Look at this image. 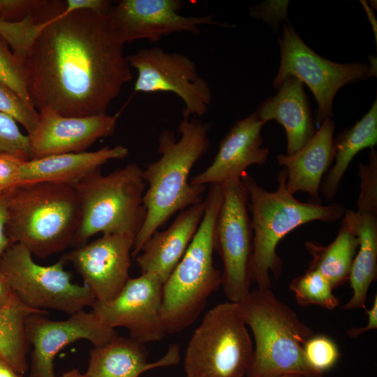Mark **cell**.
Listing matches in <instances>:
<instances>
[{"label": "cell", "mask_w": 377, "mask_h": 377, "mask_svg": "<svg viewBox=\"0 0 377 377\" xmlns=\"http://www.w3.org/2000/svg\"><path fill=\"white\" fill-rule=\"evenodd\" d=\"M47 312L29 314L24 321L28 343L33 346L30 377L55 376L54 362L58 353L68 344L85 339L94 346L110 342L118 335L91 310L80 311L63 320L48 318Z\"/></svg>", "instance_id": "13"}, {"label": "cell", "mask_w": 377, "mask_h": 377, "mask_svg": "<svg viewBox=\"0 0 377 377\" xmlns=\"http://www.w3.org/2000/svg\"><path fill=\"white\" fill-rule=\"evenodd\" d=\"M359 249L351 266L348 281L353 290L345 310L365 309L369 288L377 277V215L352 211Z\"/></svg>", "instance_id": "26"}, {"label": "cell", "mask_w": 377, "mask_h": 377, "mask_svg": "<svg viewBox=\"0 0 377 377\" xmlns=\"http://www.w3.org/2000/svg\"><path fill=\"white\" fill-rule=\"evenodd\" d=\"M204 212L202 201L179 212L165 230L156 231L135 258L141 272L155 274L163 284L186 253Z\"/></svg>", "instance_id": "19"}, {"label": "cell", "mask_w": 377, "mask_h": 377, "mask_svg": "<svg viewBox=\"0 0 377 377\" xmlns=\"http://www.w3.org/2000/svg\"><path fill=\"white\" fill-rule=\"evenodd\" d=\"M38 312L47 311L29 307L15 294L10 303L0 309V357L22 374L28 367L24 321L29 314Z\"/></svg>", "instance_id": "27"}, {"label": "cell", "mask_w": 377, "mask_h": 377, "mask_svg": "<svg viewBox=\"0 0 377 377\" xmlns=\"http://www.w3.org/2000/svg\"><path fill=\"white\" fill-rule=\"evenodd\" d=\"M118 114L67 117L46 110L38 112L33 132L27 135L29 159L71 152H80L101 138L112 136Z\"/></svg>", "instance_id": "17"}, {"label": "cell", "mask_w": 377, "mask_h": 377, "mask_svg": "<svg viewBox=\"0 0 377 377\" xmlns=\"http://www.w3.org/2000/svg\"><path fill=\"white\" fill-rule=\"evenodd\" d=\"M184 6L181 0H122L112 6L107 15L123 44L140 39L156 43L163 36L184 31L198 35L202 25L230 26L214 22L212 14L182 15Z\"/></svg>", "instance_id": "14"}, {"label": "cell", "mask_w": 377, "mask_h": 377, "mask_svg": "<svg viewBox=\"0 0 377 377\" xmlns=\"http://www.w3.org/2000/svg\"><path fill=\"white\" fill-rule=\"evenodd\" d=\"M122 145L105 146L94 151L71 152L25 161L20 169L18 185L46 182L73 186L110 160L122 159L128 155Z\"/></svg>", "instance_id": "20"}, {"label": "cell", "mask_w": 377, "mask_h": 377, "mask_svg": "<svg viewBox=\"0 0 377 377\" xmlns=\"http://www.w3.org/2000/svg\"><path fill=\"white\" fill-rule=\"evenodd\" d=\"M0 112L22 126L31 134L38 121V112L10 88L0 84Z\"/></svg>", "instance_id": "32"}, {"label": "cell", "mask_w": 377, "mask_h": 377, "mask_svg": "<svg viewBox=\"0 0 377 377\" xmlns=\"http://www.w3.org/2000/svg\"><path fill=\"white\" fill-rule=\"evenodd\" d=\"M162 286L155 274L142 273L129 278L110 302H95L92 311L105 325L126 327L141 343L161 341L166 335L161 316Z\"/></svg>", "instance_id": "15"}, {"label": "cell", "mask_w": 377, "mask_h": 377, "mask_svg": "<svg viewBox=\"0 0 377 377\" xmlns=\"http://www.w3.org/2000/svg\"><path fill=\"white\" fill-rule=\"evenodd\" d=\"M221 186L222 201L215 221L214 250L223 265L221 286L229 301L238 303L251 291L253 230L247 191L240 178Z\"/></svg>", "instance_id": "11"}, {"label": "cell", "mask_w": 377, "mask_h": 377, "mask_svg": "<svg viewBox=\"0 0 377 377\" xmlns=\"http://www.w3.org/2000/svg\"><path fill=\"white\" fill-rule=\"evenodd\" d=\"M147 356L143 343L117 336L106 344L94 346L85 374L87 377H140L148 370L178 364L179 347L170 345L164 356L154 362H148Z\"/></svg>", "instance_id": "23"}, {"label": "cell", "mask_w": 377, "mask_h": 377, "mask_svg": "<svg viewBox=\"0 0 377 377\" xmlns=\"http://www.w3.org/2000/svg\"><path fill=\"white\" fill-rule=\"evenodd\" d=\"M32 256L24 246L14 244L0 261V272L22 302L34 309L69 315L92 307L95 299L84 285L72 281L62 258L50 265H41Z\"/></svg>", "instance_id": "10"}, {"label": "cell", "mask_w": 377, "mask_h": 377, "mask_svg": "<svg viewBox=\"0 0 377 377\" xmlns=\"http://www.w3.org/2000/svg\"><path fill=\"white\" fill-rule=\"evenodd\" d=\"M81 207L73 186L46 182L10 189L6 232L13 244L46 258L72 244Z\"/></svg>", "instance_id": "4"}, {"label": "cell", "mask_w": 377, "mask_h": 377, "mask_svg": "<svg viewBox=\"0 0 377 377\" xmlns=\"http://www.w3.org/2000/svg\"><path fill=\"white\" fill-rule=\"evenodd\" d=\"M135 239L133 234L103 235L61 258L73 265L96 302L106 303L117 296L129 279Z\"/></svg>", "instance_id": "16"}, {"label": "cell", "mask_w": 377, "mask_h": 377, "mask_svg": "<svg viewBox=\"0 0 377 377\" xmlns=\"http://www.w3.org/2000/svg\"><path fill=\"white\" fill-rule=\"evenodd\" d=\"M145 186L142 170L134 163L106 175L98 170L73 185L81 216L72 245L80 246L99 232L136 237L146 217Z\"/></svg>", "instance_id": "7"}, {"label": "cell", "mask_w": 377, "mask_h": 377, "mask_svg": "<svg viewBox=\"0 0 377 377\" xmlns=\"http://www.w3.org/2000/svg\"><path fill=\"white\" fill-rule=\"evenodd\" d=\"M361 2H362V3L365 8V10L367 13L369 19L370 20L371 23L373 26L374 30H375V31L376 32V20L375 16L374 15L373 10L369 7L366 1H361Z\"/></svg>", "instance_id": "42"}, {"label": "cell", "mask_w": 377, "mask_h": 377, "mask_svg": "<svg viewBox=\"0 0 377 377\" xmlns=\"http://www.w3.org/2000/svg\"><path fill=\"white\" fill-rule=\"evenodd\" d=\"M278 41L281 60L273 86L278 89L284 79L290 76L306 84L318 104L314 120L316 126L332 117L334 98L343 86L376 75V59L374 56L369 64L330 61L307 46L288 21L283 24Z\"/></svg>", "instance_id": "9"}, {"label": "cell", "mask_w": 377, "mask_h": 377, "mask_svg": "<svg viewBox=\"0 0 377 377\" xmlns=\"http://www.w3.org/2000/svg\"><path fill=\"white\" fill-rule=\"evenodd\" d=\"M265 124L256 112L237 120L220 141L212 163L191 179V185H222L240 178L251 165H265L269 154V148L262 147L261 130Z\"/></svg>", "instance_id": "18"}, {"label": "cell", "mask_w": 377, "mask_h": 377, "mask_svg": "<svg viewBox=\"0 0 377 377\" xmlns=\"http://www.w3.org/2000/svg\"><path fill=\"white\" fill-rule=\"evenodd\" d=\"M126 59L137 71L135 91L175 94L184 103L183 118L202 117L207 112L212 100L211 88L186 55L154 47L141 48Z\"/></svg>", "instance_id": "12"}, {"label": "cell", "mask_w": 377, "mask_h": 377, "mask_svg": "<svg viewBox=\"0 0 377 377\" xmlns=\"http://www.w3.org/2000/svg\"><path fill=\"white\" fill-rule=\"evenodd\" d=\"M289 288L301 306L318 305L331 310L339 304L330 281L315 269H308L303 274L293 279Z\"/></svg>", "instance_id": "28"}, {"label": "cell", "mask_w": 377, "mask_h": 377, "mask_svg": "<svg viewBox=\"0 0 377 377\" xmlns=\"http://www.w3.org/2000/svg\"><path fill=\"white\" fill-rule=\"evenodd\" d=\"M253 346L237 303L226 302L209 309L188 343L186 377H244Z\"/></svg>", "instance_id": "8"}, {"label": "cell", "mask_w": 377, "mask_h": 377, "mask_svg": "<svg viewBox=\"0 0 377 377\" xmlns=\"http://www.w3.org/2000/svg\"><path fill=\"white\" fill-rule=\"evenodd\" d=\"M240 179L248 193V209L251 213V281L257 288L270 289V274L277 279L282 272V261L276 251L279 242L303 224L314 221H337L342 219L346 209L337 202L323 205L313 200H298L287 188V171L284 168L278 174V188L274 192L262 188L246 172Z\"/></svg>", "instance_id": "3"}, {"label": "cell", "mask_w": 377, "mask_h": 377, "mask_svg": "<svg viewBox=\"0 0 377 377\" xmlns=\"http://www.w3.org/2000/svg\"><path fill=\"white\" fill-rule=\"evenodd\" d=\"M288 1H267L251 7L249 14L253 18L260 19L269 24L276 32L281 21H288Z\"/></svg>", "instance_id": "34"}, {"label": "cell", "mask_w": 377, "mask_h": 377, "mask_svg": "<svg viewBox=\"0 0 377 377\" xmlns=\"http://www.w3.org/2000/svg\"><path fill=\"white\" fill-rule=\"evenodd\" d=\"M64 3L66 13L91 10L107 13L112 6L111 1L107 0H66Z\"/></svg>", "instance_id": "37"}, {"label": "cell", "mask_w": 377, "mask_h": 377, "mask_svg": "<svg viewBox=\"0 0 377 377\" xmlns=\"http://www.w3.org/2000/svg\"><path fill=\"white\" fill-rule=\"evenodd\" d=\"M351 209H346L335 239L328 245L308 241L304 246L311 256L309 269L320 272L334 289L348 281L359 246Z\"/></svg>", "instance_id": "25"}, {"label": "cell", "mask_w": 377, "mask_h": 377, "mask_svg": "<svg viewBox=\"0 0 377 377\" xmlns=\"http://www.w3.org/2000/svg\"><path fill=\"white\" fill-rule=\"evenodd\" d=\"M6 191H3L2 189L0 188V196L4 193L6 192Z\"/></svg>", "instance_id": "45"}, {"label": "cell", "mask_w": 377, "mask_h": 377, "mask_svg": "<svg viewBox=\"0 0 377 377\" xmlns=\"http://www.w3.org/2000/svg\"><path fill=\"white\" fill-rule=\"evenodd\" d=\"M265 124L274 120L286 131V155L301 149L316 132L303 83L294 77H287L278 92L267 98L255 111Z\"/></svg>", "instance_id": "21"}, {"label": "cell", "mask_w": 377, "mask_h": 377, "mask_svg": "<svg viewBox=\"0 0 377 377\" xmlns=\"http://www.w3.org/2000/svg\"><path fill=\"white\" fill-rule=\"evenodd\" d=\"M0 84L10 88L32 105L27 90L24 66L1 36Z\"/></svg>", "instance_id": "30"}, {"label": "cell", "mask_w": 377, "mask_h": 377, "mask_svg": "<svg viewBox=\"0 0 377 377\" xmlns=\"http://www.w3.org/2000/svg\"><path fill=\"white\" fill-rule=\"evenodd\" d=\"M334 122L326 119L301 149L292 155L277 156L278 163L287 171L286 186L293 195L304 191L311 200L321 202L320 186L334 161Z\"/></svg>", "instance_id": "22"}, {"label": "cell", "mask_w": 377, "mask_h": 377, "mask_svg": "<svg viewBox=\"0 0 377 377\" xmlns=\"http://www.w3.org/2000/svg\"><path fill=\"white\" fill-rule=\"evenodd\" d=\"M221 185H210L198 229L181 260L162 286L161 320L166 334L179 332L198 318L221 286L213 263L214 231L222 201Z\"/></svg>", "instance_id": "6"}, {"label": "cell", "mask_w": 377, "mask_h": 377, "mask_svg": "<svg viewBox=\"0 0 377 377\" xmlns=\"http://www.w3.org/2000/svg\"><path fill=\"white\" fill-rule=\"evenodd\" d=\"M367 314V324L366 326L359 328H350L347 331V334L350 337H357L362 334L377 328V295H376L372 306L366 311Z\"/></svg>", "instance_id": "39"}, {"label": "cell", "mask_w": 377, "mask_h": 377, "mask_svg": "<svg viewBox=\"0 0 377 377\" xmlns=\"http://www.w3.org/2000/svg\"><path fill=\"white\" fill-rule=\"evenodd\" d=\"M10 190L0 196V261L6 251L14 244L6 232L7 210Z\"/></svg>", "instance_id": "38"}, {"label": "cell", "mask_w": 377, "mask_h": 377, "mask_svg": "<svg viewBox=\"0 0 377 377\" xmlns=\"http://www.w3.org/2000/svg\"><path fill=\"white\" fill-rule=\"evenodd\" d=\"M52 377H56V376H52Z\"/></svg>", "instance_id": "46"}, {"label": "cell", "mask_w": 377, "mask_h": 377, "mask_svg": "<svg viewBox=\"0 0 377 377\" xmlns=\"http://www.w3.org/2000/svg\"><path fill=\"white\" fill-rule=\"evenodd\" d=\"M13 295L14 293L6 279L0 272V309L8 304Z\"/></svg>", "instance_id": "40"}, {"label": "cell", "mask_w": 377, "mask_h": 377, "mask_svg": "<svg viewBox=\"0 0 377 377\" xmlns=\"http://www.w3.org/2000/svg\"><path fill=\"white\" fill-rule=\"evenodd\" d=\"M28 159L15 154L0 153V188L3 191L18 186V178L23 163Z\"/></svg>", "instance_id": "35"}, {"label": "cell", "mask_w": 377, "mask_h": 377, "mask_svg": "<svg viewBox=\"0 0 377 377\" xmlns=\"http://www.w3.org/2000/svg\"><path fill=\"white\" fill-rule=\"evenodd\" d=\"M61 377H87L86 374H81L78 369H73L64 372Z\"/></svg>", "instance_id": "43"}, {"label": "cell", "mask_w": 377, "mask_h": 377, "mask_svg": "<svg viewBox=\"0 0 377 377\" xmlns=\"http://www.w3.org/2000/svg\"><path fill=\"white\" fill-rule=\"evenodd\" d=\"M22 375L0 357V377H23Z\"/></svg>", "instance_id": "41"}, {"label": "cell", "mask_w": 377, "mask_h": 377, "mask_svg": "<svg viewBox=\"0 0 377 377\" xmlns=\"http://www.w3.org/2000/svg\"><path fill=\"white\" fill-rule=\"evenodd\" d=\"M237 304L255 342L246 377L323 376L304 355V344L313 331L270 289L251 290Z\"/></svg>", "instance_id": "5"}, {"label": "cell", "mask_w": 377, "mask_h": 377, "mask_svg": "<svg viewBox=\"0 0 377 377\" xmlns=\"http://www.w3.org/2000/svg\"><path fill=\"white\" fill-rule=\"evenodd\" d=\"M43 0H0V19L17 21L37 8Z\"/></svg>", "instance_id": "36"}, {"label": "cell", "mask_w": 377, "mask_h": 377, "mask_svg": "<svg viewBox=\"0 0 377 377\" xmlns=\"http://www.w3.org/2000/svg\"><path fill=\"white\" fill-rule=\"evenodd\" d=\"M377 143V103L352 126L345 128L333 140L335 163L324 175L319 193L326 201L336 196L341 181L355 155L361 150L374 148Z\"/></svg>", "instance_id": "24"}, {"label": "cell", "mask_w": 377, "mask_h": 377, "mask_svg": "<svg viewBox=\"0 0 377 377\" xmlns=\"http://www.w3.org/2000/svg\"><path fill=\"white\" fill-rule=\"evenodd\" d=\"M303 350L309 365L322 375L333 368L341 356L337 343L325 334L311 335L305 341Z\"/></svg>", "instance_id": "29"}, {"label": "cell", "mask_w": 377, "mask_h": 377, "mask_svg": "<svg viewBox=\"0 0 377 377\" xmlns=\"http://www.w3.org/2000/svg\"><path fill=\"white\" fill-rule=\"evenodd\" d=\"M48 1L45 21L23 59L29 96L41 112L67 117L107 114L133 78L107 13L64 11Z\"/></svg>", "instance_id": "1"}, {"label": "cell", "mask_w": 377, "mask_h": 377, "mask_svg": "<svg viewBox=\"0 0 377 377\" xmlns=\"http://www.w3.org/2000/svg\"><path fill=\"white\" fill-rule=\"evenodd\" d=\"M358 176L360 192L357 201V212L377 215V153L370 149L369 162L360 163Z\"/></svg>", "instance_id": "31"}, {"label": "cell", "mask_w": 377, "mask_h": 377, "mask_svg": "<svg viewBox=\"0 0 377 377\" xmlns=\"http://www.w3.org/2000/svg\"><path fill=\"white\" fill-rule=\"evenodd\" d=\"M20 155L27 159L30 157L29 136L21 132L17 122L0 112V153Z\"/></svg>", "instance_id": "33"}, {"label": "cell", "mask_w": 377, "mask_h": 377, "mask_svg": "<svg viewBox=\"0 0 377 377\" xmlns=\"http://www.w3.org/2000/svg\"><path fill=\"white\" fill-rule=\"evenodd\" d=\"M281 377H302V376L300 375H296V374H288V375L283 376Z\"/></svg>", "instance_id": "44"}, {"label": "cell", "mask_w": 377, "mask_h": 377, "mask_svg": "<svg viewBox=\"0 0 377 377\" xmlns=\"http://www.w3.org/2000/svg\"><path fill=\"white\" fill-rule=\"evenodd\" d=\"M211 123L183 118L177 132L162 131L158 138L160 158L142 170L148 184L143 195L146 217L137 234L131 256L136 258L144 244L174 214L202 202L206 186H192L188 180L195 163L207 151Z\"/></svg>", "instance_id": "2"}]
</instances>
